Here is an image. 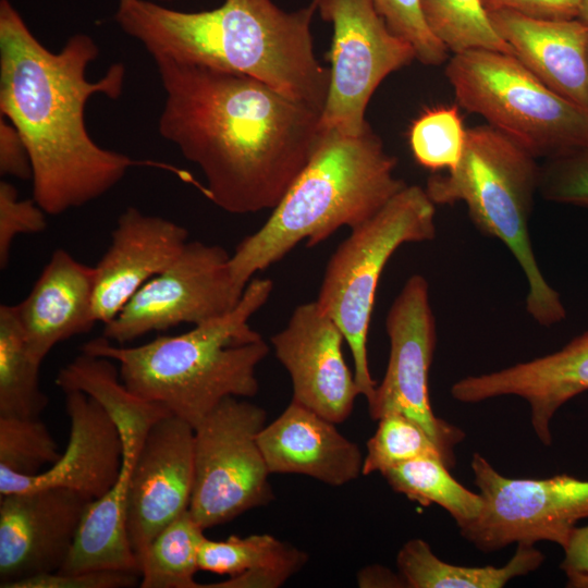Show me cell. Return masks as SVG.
<instances>
[{
    "instance_id": "cell-1",
    "label": "cell",
    "mask_w": 588,
    "mask_h": 588,
    "mask_svg": "<svg viewBox=\"0 0 588 588\" xmlns=\"http://www.w3.org/2000/svg\"><path fill=\"white\" fill-rule=\"evenodd\" d=\"M155 62L159 133L200 169L211 201L234 215L273 209L320 139L321 112L247 75Z\"/></svg>"
},
{
    "instance_id": "cell-2",
    "label": "cell",
    "mask_w": 588,
    "mask_h": 588,
    "mask_svg": "<svg viewBox=\"0 0 588 588\" xmlns=\"http://www.w3.org/2000/svg\"><path fill=\"white\" fill-rule=\"evenodd\" d=\"M98 54L86 34L50 51L13 4L0 1V112L27 148L33 198L50 216L101 197L137 163L100 147L87 131L89 98L118 99L125 79V66L114 63L99 79L88 81L86 70Z\"/></svg>"
},
{
    "instance_id": "cell-3",
    "label": "cell",
    "mask_w": 588,
    "mask_h": 588,
    "mask_svg": "<svg viewBox=\"0 0 588 588\" xmlns=\"http://www.w3.org/2000/svg\"><path fill=\"white\" fill-rule=\"evenodd\" d=\"M316 12L314 1L291 12L272 0H224L211 10L184 12L119 0L115 21L154 60L247 75L321 112L330 73L314 51Z\"/></svg>"
},
{
    "instance_id": "cell-4",
    "label": "cell",
    "mask_w": 588,
    "mask_h": 588,
    "mask_svg": "<svg viewBox=\"0 0 588 588\" xmlns=\"http://www.w3.org/2000/svg\"><path fill=\"white\" fill-rule=\"evenodd\" d=\"M269 279H253L236 306L223 316L176 335H159L137 346L103 335L81 352L113 360L125 387L164 406L194 429L225 397L247 399L259 391L256 368L269 345L248 323L268 301Z\"/></svg>"
},
{
    "instance_id": "cell-5",
    "label": "cell",
    "mask_w": 588,
    "mask_h": 588,
    "mask_svg": "<svg viewBox=\"0 0 588 588\" xmlns=\"http://www.w3.org/2000/svg\"><path fill=\"white\" fill-rule=\"evenodd\" d=\"M396 158L368 125L352 136L323 131L306 166L268 220L230 255L235 290L243 295L253 277L302 241L311 247L341 226L373 217L406 184L394 174Z\"/></svg>"
},
{
    "instance_id": "cell-6",
    "label": "cell",
    "mask_w": 588,
    "mask_h": 588,
    "mask_svg": "<svg viewBox=\"0 0 588 588\" xmlns=\"http://www.w3.org/2000/svg\"><path fill=\"white\" fill-rule=\"evenodd\" d=\"M539 180L536 158L486 124L467 130L457 167L429 176L425 191L434 205L464 203L475 226L507 247L527 280V313L539 324L550 327L565 319L566 309L542 274L529 236Z\"/></svg>"
},
{
    "instance_id": "cell-7",
    "label": "cell",
    "mask_w": 588,
    "mask_h": 588,
    "mask_svg": "<svg viewBox=\"0 0 588 588\" xmlns=\"http://www.w3.org/2000/svg\"><path fill=\"white\" fill-rule=\"evenodd\" d=\"M436 233V205L425 188L406 185L373 217L351 229L328 261L316 303L341 329L367 402L377 387L367 336L380 275L401 245L431 241Z\"/></svg>"
},
{
    "instance_id": "cell-8",
    "label": "cell",
    "mask_w": 588,
    "mask_h": 588,
    "mask_svg": "<svg viewBox=\"0 0 588 588\" xmlns=\"http://www.w3.org/2000/svg\"><path fill=\"white\" fill-rule=\"evenodd\" d=\"M445 75L458 105L485 118L535 158L588 148V110L560 96L510 53H455Z\"/></svg>"
},
{
    "instance_id": "cell-9",
    "label": "cell",
    "mask_w": 588,
    "mask_h": 588,
    "mask_svg": "<svg viewBox=\"0 0 588 588\" xmlns=\"http://www.w3.org/2000/svg\"><path fill=\"white\" fill-rule=\"evenodd\" d=\"M241 397L222 400L194 429L189 513L204 529L269 504L274 494L257 436L266 411Z\"/></svg>"
},
{
    "instance_id": "cell-10",
    "label": "cell",
    "mask_w": 588,
    "mask_h": 588,
    "mask_svg": "<svg viewBox=\"0 0 588 588\" xmlns=\"http://www.w3.org/2000/svg\"><path fill=\"white\" fill-rule=\"evenodd\" d=\"M470 467L483 505L474 520L458 528L482 552L539 541L563 549L577 523L588 517V480L567 474L509 478L479 453L473 455Z\"/></svg>"
},
{
    "instance_id": "cell-11",
    "label": "cell",
    "mask_w": 588,
    "mask_h": 588,
    "mask_svg": "<svg viewBox=\"0 0 588 588\" xmlns=\"http://www.w3.org/2000/svg\"><path fill=\"white\" fill-rule=\"evenodd\" d=\"M321 19L332 25L329 88L320 127L358 135L371 96L391 73L408 65L413 46L393 33L371 0H314Z\"/></svg>"
},
{
    "instance_id": "cell-12",
    "label": "cell",
    "mask_w": 588,
    "mask_h": 588,
    "mask_svg": "<svg viewBox=\"0 0 588 588\" xmlns=\"http://www.w3.org/2000/svg\"><path fill=\"white\" fill-rule=\"evenodd\" d=\"M385 330L390 341L384 377L368 402L373 420L396 413L421 426L439 446L444 464L455 465V446L464 431L437 417L430 405L428 375L437 343V327L425 277L407 279L393 301Z\"/></svg>"
},
{
    "instance_id": "cell-13",
    "label": "cell",
    "mask_w": 588,
    "mask_h": 588,
    "mask_svg": "<svg viewBox=\"0 0 588 588\" xmlns=\"http://www.w3.org/2000/svg\"><path fill=\"white\" fill-rule=\"evenodd\" d=\"M229 260L230 254L219 245L188 241L171 265L103 324L102 335L125 344L150 332L225 315L243 296L234 287Z\"/></svg>"
},
{
    "instance_id": "cell-14",
    "label": "cell",
    "mask_w": 588,
    "mask_h": 588,
    "mask_svg": "<svg viewBox=\"0 0 588 588\" xmlns=\"http://www.w3.org/2000/svg\"><path fill=\"white\" fill-rule=\"evenodd\" d=\"M90 502L63 487L0 494V587L60 571Z\"/></svg>"
},
{
    "instance_id": "cell-15",
    "label": "cell",
    "mask_w": 588,
    "mask_h": 588,
    "mask_svg": "<svg viewBox=\"0 0 588 588\" xmlns=\"http://www.w3.org/2000/svg\"><path fill=\"white\" fill-rule=\"evenodd\" d=\"M194 483V428L168 414L148 430L126 491V528L138 559L151 540L188 511Z\"/></svg>"
},
{
    "instance_id": "cell-16",
    "label": "cell",
    "mask_w": 588,
    "mask_h": 588,
    "mask_svg": "<svg viewBox=\"0 0 588 588\" xmlns=\"http://www.w3.org/2000/svg\"><path fill=\"white\" fill-rule=\"evenodd\" d=\"M344 335L315 302L298 305L286 327L271 336L274 354L290 375L292 400L343 422L360 395L342 353Z\"/></svg>"
},
{
    "instance_id": "cell-17",
    "label": "cell",
    "mask_w": 588,
    "mask_h": 588,
    "mask_svg": "<svg viewBox=\"0 0 588 588\" xmlns=\"http://www.w3.org/2000/svg\"><path fill=\"white\" fill-rule=\"evenodd\" d=\"M70 439L65 452L47 470L27 476L0 465V494L63 487L88 500L103 497L119 480L123 442L115 422L101 404L78 391H65Z\"/></svg>"
},
{
    "instance_id": "cell-18",
    "label": "cell",
    "mask_w": 588,
    "mask_h": 588,
    "mask_svg": "<svg viewBox=\"0 0 588 588\" xmlns=\"http://www.w3.org/2000/svg\"><path fill=\"white\" fill-rule=\"evenodd\" d=\"M588 391V331L559 351L504 369L467 376L451 387L462 403L515 395L527 402L537 438L551 445V421L574 396Z\"/></svg>"
},
{
    "instance_id": "cell-19",
    "label": "cell",
    "mask_w": 588,
    "mask_h": 588,
    "mask_svg": "<svg viewBox=\"0 0 588 588\" xmlns=\"http://www.w3.org/2000/svg\"><path fill=\"white\" fill-rule=\"evenodd\" d=\"M187 242L188 232L181 224L127 207L95 266L97 321L110 322L145 283L172 264Z\"/></svg>"
},
{
    "instance_id": "cell-20",
    "label": "cell",
    "mask_w": 588,
    "mask_h": 588,
    "mask_svg": "<svg viewBox=\"0 0 588 588\" xmlns=\"http://www.w3.org/2000/svg\"><path fill=\"white\" fill-rule=\"evenodd\" d=\"M335 422L291 403L257 436L270 474H298L332 487L359 477L364 456Z\"/></svg>"
},
{
    "instance_id": "cell-21",
    "label": "cell",
    "mask_w": 588,
    "mask_h": 588,
    "mask_svg": "<svg viewBox=\"0 0 588 588\" xmlns=\"http://www.w3.org/2000/svg\"><path fill=\"white\" fill-rule=\"evenodd\" d=\"M95 267L56 249L27 296L14 305L30 355L42 363L50 351L98 322L94 310Z\"/></svg>"
},
{
    "instance_id": "cell-22",
    "label": "cell",
    "mask_w": 588,
    "mask_h": 588,
    "mask_svg": "<svg viewBox=\"0 0 588 588\" xmlns=\"http://www.w3.org/2000/svg\"><path fill=\"white\" fill-rule=\"evenodd\" d=\"M513 54L546 86L588 110V27L578 19L541 20L487 11Z\"/></svg>"
},
{
    "instance_id": "cell-23",
    "label": "cell",
    "mask_w": 588,
    "mask_h": 588,
    "mask_svg": "<svg viewBox=\"0 0 588 588\" xmlns=\"http://www.w3.org/2000/svg\"><path fill=\"white\" fill-rule=\"evenodd\" d=\"M117 366L109 358L82 352L60 369L56 384L63 392L78 390L97 400L119 428L123 453L136 456L150 427L171 413L131 392Z\"/></svg>"
},
{
    "instance_id": "cell-24",
    "label": "cell",
    "mask_w": 588,
    "mask_h": 588,
    "mask_svg": "<svg viewBox=\"0 0 588 588\" xmlns=\"http://www.w3.org/2000/svg\"><path fill=\"white\" fill-rule=\"evenodd\" d=\"M135 457L123 454L122 473L111 490L89 503L72 550L58 572L120 569L140 574V562L132 548L125 515L128 476Z\"/></svg>"
},
{
    "instance_id": "cell-25",
    "label": "cell",
    "mask_w": 588,
    "mask_h": 588,
    "mask_svg": "<svg viewBox=\"0 0 588 588\" xmlns=\"http://www.w3.org/2000/svg\"><path fill=\"white\" fill-rule=\"evenodd\" d=\"M544 561L535 544L517 543L514 555L503 566H458L438 558L422 539L406 541L396 556L399 573L408 588H501L525 576Z\"/></svg>"
},
{
    "instance_id": "cell-26",
    "label": "cell",
    "mask_w": 588,
    "mask_h": 588,
    "mask_svg": "<svg viewBox=\"0 0 588 588\" xmlns=\"http://www.w3.org/2000/svg\"><path fill=\"white\" fill-rule=\"evenodd\" d=\"M14 305H0V416L39 417L49 403Z\"/></svg>"
},
{
    "instance_id": "cell-27",
    "label": "cell",
    "mask_w": 588,
    "mask_h": 588,
    "mask_svg": "<svg viewBox=\"0 0 588 588\" xmlns=\"http://www.w3.org/2000/svg\"><path fill=\"white\" fill-rule=\"evenodd\" d=\"M308 555L275 537L261 534L247 537L231 536L224 540L205 538L198 566L220 575L235 576L245 572L273 575L284 583L303 568Z\"/></svg>"
},
{
    "instance_id": "cell-28",
    "label": "cell",
    "mask_w": 588,
    "mask_h": 588,
    "mask_svg": "<svg viewBox=\"0 0 588 588\" xmlns=\"http://www.w3.org/2000/svg\"><path fill=\"white\" fill-rule=\"evenodd\" d=\"M449 469L441 458L422 456L393 466L381 475L394 491L407 499L422 506H441L460 527L479 515L483 500L480 493L456 481Z\"/></svg>"
},
{
    "instance_id": "cell-29",
    "label": "cell",
    "mask_w": 588,
    "mask_h": 588,
    "mask_svg": "<svg viewBox=\"0 0 588 588\" xmlns=\"http://www.w3.org/2000/svg\"><path fill=\"white\" fill-rule=\"evenodd\" d=\"M204 528L184 512L166 526L139 558L142 588H201L195 579Z\"/></svg>"
},
{
    "instance_id": "cell-30",
    "label": "cell",
    "mask_w": 588,
    "mask_h": 588,
    "mask_svg": "<svg viewBox=\"0 0 588 588\" xmlns=\"http://www.w3.org/2000/svg\"><path fill=\"white\" fill-rule=\"evenodd\" d=\"M420 4L429 29L453 54L473 49L513 54L481 0H420Z\"/></svg>"
},
{
    "instance_id": "cell-31",
    "label": "cell",
    "mask_w": 588,
    "mask_h": 588,
    "mask_svg": "<svg viewBox=\"0 0 588 588\" xmlns=\"http://www.w3.org/2000/svg\"><path fill=\"white\" fill-rule=\"evenodd\" d=\"M466 133L457 107L427 109L409 128L412 154L417 163L426 169L451 171L461 161Z\"/></svg>"
},
{
    "instance_id": "cell-32",
    "label": "cell",
    "mask_w": 588,
    "mask_h": 588,
    "mask_svg": "<svg viewBox=\"0 0 588 588\" xmlns=\"http://www.w3.org/2000/svg\"><path fill=\"white\" fill-rule=\"evenodd\" d=\"M378 421L376 432L367 441L362 475L382 474L393 466L422 456L439 457L444 463L439 446L414 420L392 413Z\"/></svg>"
},
{
    "instance_id": "cell-33",
    "label": "cell",
    "mask_w": 588,
    "mask_h": 588,
    "mask_svg": "<svg viewBox=\"0 0 588 588\" xmlns=\"http://www.w3.org/2000/svg\"><path fill=\"white\" fill-rule=\"evenodd\" d=\"M39 417L0 416V465L21 475H36L61 456Z\"/></svg>"
},
{
    "instance_id": "cell-34",
    "label": "cell",
    "mask_w": 588,
    "mask_h": 588,
    "mask_svg": "<svg viewBox=\"0 0 588 588\" xmlns=\"http://www.w3.org/2000/svg\"><path fill=\"white\" fill-rule=\"evenodd\" d=\"M371 1L389 28L413 46L416 60L437 66L448 59L450 51L429 29L420 0Z\"/></svg>"
},
{
    "instance_id": "cell-35",
    "label": "cell",
    "mask_w": 588,
    "mask_h": 588,
    "mask_svg": "<svg viewBox=\"0 0 588 588\" xmlns=\"http://www.w3.org/2000/svg\"><path fill=\"white\" fill-rule=\"evenodd\" d=\"M539 191L547 200L588 207V148L547 159Z\"/></svg>"
},
{
    "instance_id": "cell-36",
    "label": "cell",
    "mask_w": 588,
    "mask_h": 588,
    "mask_svg": "<svg viewBox=\"0 0 588 588\" xmlns=\"http://www.w3.org/2000/svg\"><path fill=\"white\" fill-rule=\"evenodd\" d=\"M42 208L34 198L21 199L11 183L0 182V268H7L13 241L23 234H38L47 226Z\"/></svg>"
},
{
    "instance_id": "cell-37",
    "label": "cell",
    "mask_w": 588,
    "mask_h": 588,
    "mask_svg": "<svg viewBox=\"0 0 588 588\" xmlns=\"http://www.w3.org/2000/svg\"><path fill=\"white\" fill-rule=\"evenodd\" d=\"M140 574L120 569L54 572L17 581L11 588H130L139 586Z\"/></svg>"
},
{
    "instance_id": "cell-38",
    "label": "cell",
    "mask_w": 588,
    "mask_h": 588,
    "mask_svg": "<svg viewBox=\"0 0 588 588\" xmlns=\"http://www.w3.org/2000/svg\"><path fill=\"white\" fill-rule=\"evenodd\" d=\"M486 11L510 10L541 20L578 17L579 0H481Z\"/></svg>"
},
{
    "instance_id": "cell-39",
    "label": "cell",
    "mask_w": 588,
    "mask_h": 588,
    "mask_svg": "<svg viewBox=\"0 0 588 588\" xmlns=\"http://www.w3.org/2000/svg\"><path fill=\"white\" fill-rule=\"evenodd\" d=\"M0 173L22 180L32 177L27 148L14 125L0 119Z\"/></svg>"
},
{
    "instance_id": "cell-40",
    "label": "cell",
    "mask_w": 588,
    "mask_h": 588,
    "mask_svg": "<svg viewBox=\"0 0 588 588\" xmlns=\"http://www.w3.org/2000/svg\"><path fill=\"white\" fill-rule=\"evenodd\" d=\"M563 550L560 567L566 576H588V525L576 526Z\"/></svg>"
},
{
    "instance_id": "cell-41",
    "label": "cell",
    "mask_w": 588,
    "mask_h": 588,
    "mask_svg": "<svg viewBox=\"0 0 588 588\" xmlns=\"http://www.w3.org/2000/svg\"><path fill=\"white\" fill-rule=\"evenodd\" d=\"M360 588L406 587L402 575L393 573L391 569L381 565H368L363 567L356 576Z\"/></svg>"
},
{
    "instance_id": "cell-42",
    "label": "cell",
    "mask_w": 588,
    "mask_h": 588,
    "mask_svg": "<svg viewBox=\"0 0 588 588\" xmlns=\"http://www.w3.org/2000/svg\"><path fill=\"white\" fill-rule=\"evenodd\" d=\"M566 586L571 588H588V576H583V575L567 576Z\"/></svg>"
},
{
    "instance_id": "cell-43",
    "label": "cell",
    "mask_w": 588,
    "mask_h": 588,
    "mask_svg": "<svg viewBox=\"0 0 588 588\" xmlns=\"http://www.w3.org/2000/svg\"><path fill=\"white\" fill-rule=\"evenodd\" d=\"M577 19L588 27V0H579V13Z\"/></svg>"
},
{
    "instance_id": "cell-44",
    "label": "cell",
    "mask_w": 588,
    "mask_h": 588,
    "mask_svg": "<svg viewBox=\"0 0 588 588\" xmlns=\"http://www.w3.org/2000/svg\"><path fill=\"white\" fill-rule=\"evenodd\" d=\"M160 1H164V2H167V1H172V0H160Z\"/></svg>"
},
{
    "instance_id": "cell-45",
    "label": "cell",
    "mask_w": 588,
    "mask_h": 588,
    "mask_svg": "<svg viewBox=\"0 0 588 588\" xmlns=\"http://www.w3.org/2000/svg\"><path fill=\"white\" fill-rule=\"evenodd\" d=\"M587 49H588V41H587Z\"/></svg>"
}]
</instances>
